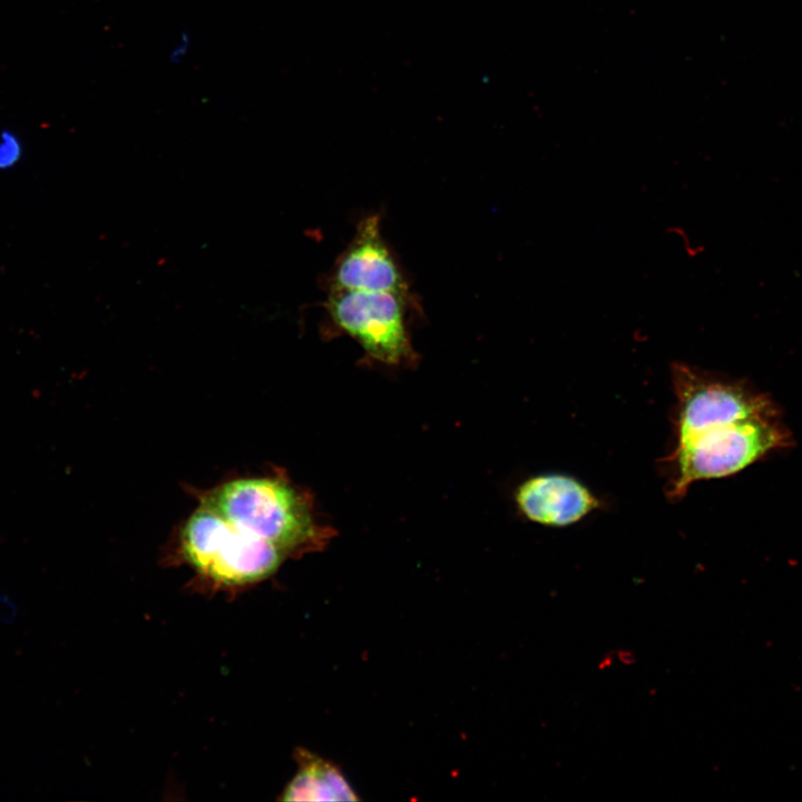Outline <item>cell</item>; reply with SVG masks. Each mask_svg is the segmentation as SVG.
<instances>
[{"instance_id": "6da1fadb", "label": "cell", "mask_w": 802, "mask_h": 802, "mask_svg": "<svg viewBox=\"0 0 802 802\" xmlns=\"http://www.w3.org/2000/svg\"><path fill=\"white\" fill-rule=\"evenodd\" d=\"M788 441L777 415L747 418L676 440L662 459L667 475L666 496L678 501L695 481L740 472Z\"/></svg>"}, {"instance_id": "7a4b0ae2", "label": "cell", "mask_w": 802, "mask_h": 802, "mask_svg": "<svg viewBox=\"0 0 802 802\" xmlns=\"http://www.w3.org/2000/svg\"><path fill=\"white\" fill-rule=\"evenodd\" d=\"M203 503L286 556L320 545L326 536L303 496L275 478L228 481L208 493Z\"/></svg>"}, {"instance_id": "3957f363", "label": "cell", "mask_w": 802, "mask_h": 802, "mask_svg": "<svg viewBox=\"0 0 802 802\" xmlns=\"http://www.w3.org/2000/svg\"><path fill=\"white\" fill-rule=\"evenodd\" d=\"M180 540L187 560L224 584L266 578L286 557L275 545L244 531L204 503L185 522Z\"/></svg>"}, {"instance_id": "277c9868", "label": "cell", "mask_w": 802, "mask_h": 802, "mask_svg": "<svg viewBox=\"0 0 802 802\" xmlns=\"http://www.w3.org/2000/svg\"><path fill=\"white\" fill-rule=\"evenodd\" d=\"M671 380L674 441L747 418L777 415L765 394L739 380L679 361L671 364Z\"/></svg>"}, {"instance_id": "5b68a950", "label": "cell", "mask_w": 802, "mask_h": 802, "mask_svg": "<svg viewBox=\"0 0 802 802\" xmlns=\"http://www.w3.org/2000/svg\"><path fill=\"white\" fill-rule=\"evenodd\" d=\"M399 292L330 290L327 312L372 359L399 365L412 358L405 326V296Z\"/></svg>"}, {"instance_id": "8992f818", "label": "cell", "mask_w": 802, "mask_h": 802, "mask_svg": "<svg viewBox=\"0 0 802 802\" xmlns=\"http://www.w3.org/2000/svg\"><path fill=\"white\" fill-rule=\"evenodd\" d=\"M330 290L407 293L405 278L382 237L378 215L359 223L334 265Z\"/></svg>"}, {"instance_id": "52a82bcc", "label": "cell", "mask_w": 802, "mask_h": 802, "mask_svg": "<svg viewBox=\"0 0 802 802\" xmlns=\"http://www.w3.org/2000/svg\"><path fill=\"white\" fill-rule=\"evenodd\" d=\"M515 501L528 520L547 527L574 525L600 506L583 482L563 473L528 478L518 486Z\"/></svg>"}, {"instance_id": "ba28073f", "label": "cell", "mask_w": 802, "mask_h": 802, "mask_svg": "<svg viewBox=\"0 0 802 802\" xmlns=\"http://www.w3.org/2000/svg\"><path fill=\"white\" fill-rule=\"evenodd\" d=\"M299 771L282 794L284 801L359 800L341 770L306 750L297 751Z\"/></svg>"}, {"instance_id": "9c48e42d", "label": "cell", "mask_w": 802, "mask_h": 802, "mask_svg": "<svg viewBox=\"0 0 802 802\" xmlns=\"http://www.w3.org/2000/svg\"><path fill=\"white\" fill-rule=\"evenodd\" d=\"M17 139L11 134H3L0 143V167L10 166L19 156Z\"/></svg>"}, {"instance_id": "30bf717a", "label": "cell", "mask_w": 802, "mask_h": 802, "mask_svg": "<svg viewBox=\"0 0 802 802\" xmlns=\"http://www.w3.org/2000/svg\"><path fill=\"white\" fill-rule=\"evenodd\" d=\"M188 47H189V36L187 33H183L180 36L178 45L172 50L170 60L173 62L180 61L182 58L186 55Z\"/></svg>"}]
</instances>
